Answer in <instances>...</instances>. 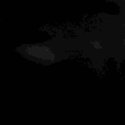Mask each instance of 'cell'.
Listing matches in <instances>:
<instances>
[]
</instances>
